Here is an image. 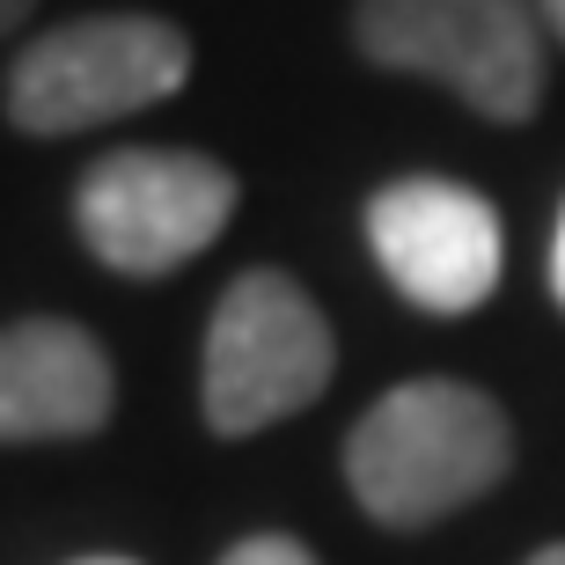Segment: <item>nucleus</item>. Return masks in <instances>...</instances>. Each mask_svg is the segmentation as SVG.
Masks as SVG:
<instances>
[{"label":"nucleus","mask_w":565,"mask_h":565,"mask_svg":"<svg viewBox=\"0 0 565 565\" xmlns=\"http://www.w3.org/2000/svg\"><path fill=\"white\" fill-rule=\"evenodd\" d=\"M551 287H558V301H565V213H558V243H551Z\"/></svg>","instance_id":"1a4fd4ad"},{"label":"nucleus","mask_w":565,"mask_h":565,"mask_svg":"<svg viewBox=\"0 0 565 565\" xmlns=\"http://www.w3.org/2000/svg\"><path fill=\"white\" fill-rule=\"evenodd\" d=\"M30 8H38V0H0V38H8V30H15V22L30 15Z\"/></svg>","instance_id":"9b49d317"},{"label":"nucleus","mask_w":565,"mask_h":565,"mask_svg":"<svg viewBox=\"0 0 565 565\" xmlns=\"http://www.w3.org/2000/svg\"><path fill=\"white\" fill-rule=\"evenodd\" d=\"M235 213V177L184 147H118L82 177L74 228L110 273L162 279L206 250Z\"/></svg>","instance_id":"39448f33"},{"label":"nucleus","mask_w":565,"mask_h":565,"mask_svg":"<svg viewBox=\"0 0 565 565\" xmlns=\"http://www.w3.org/2000/svg\"><path fill=\"white\" fill-rule=\"evenodd\" d=\"M338 367L331 323L287 273H243L228 279L221 309L206 323V367H199V404L213 434H265L294 419L301 404L323 397Z\"/></svg>","instance_id":"20e7f679"},{"label":"nucleus","mask_w":565,"mask_h":565,"mask_svg":"<svg viewBox=\"0 0 565 565\" xmlns=\"http://www.w3.org/2000/svg\"><path fill=\"white\" fill-rule=\"evenodd\" d=\"M118 382L110 353L66 316H30L0 331V448L15 440H82L110 426Z\"/></svg>","instance_id":"0eeeda50"},{"label":"nucleus","mask_w":565,"mask_h":565,"mask_svg":"<svg viewBox=\"0 0 565 565\" xmlns=\"http://www.w3.org/2000/svg\"><path fill=\"white\" fill-rule=\"evenodd\" d=\"M536 15H544V30L565 44V0H536Z\"/></svg>","instance_id":"9d476101"},{"label":"nucleus","mask_w":565,"mask_h":565,"mask_svg":"<svg viewBox=\"0 0 565 565\" xmlns=\"http://www.w3.org/2000/svg\"><path fill=\"white\" fill-rule=\"evenodd\" d=\"M191 74V44L162 15H82L22 44L8 66V118L15 132L60 140V132L110 126L126 110L177 96Z\"/></svg>","instance_id":"7ed1b4c3"},{"label":"nucleus","mask_w":565,"mask_h":565,"mask_svg":"<svg viewBox=\"0 0 565 565\" xmlns=\"http://www.w3.org/2000/svg\"><path fill=\"white\" fill-rule=\"evenodd\" d=\"M221 565H316V558L294 544V536H243Z\"/></svg>","instance_id":"6e6552de"},{"label":"nucleus","mask_w":565,"mask_h":565,"mask_svg":"<svg viewBox=\"0 0 565 565\" xmlns=\"http://www.w3.org/2000/svg\"><path fill=\"white\" fill-rule=\"evenodd\" d=\"M82 565H132V558H82Z\"/></svg>","instance_id":"ddd939ff"},{"label":"nucleus","mask_w":565,"mask_h":565,"mask_svg":"<svg viewBox=\"0 0 565 565\" xmlns=\"http://www.w3.org/2000/svg\"><path fill=\"white\" fill-rule=\"evenodd\" d=\"M367 250L404 301L434 316H470L500 287V213L470 184L404 177L367 199Z\"/></svg>","instance_id":"423d86ee"},{"label":"nucleus","mask_w":565,"mask_h":565,"mask_svg":"<svg viewBox=\"0 0 565 565\" xmlns=\"http://www.w3.org/2000/svg\"><path fill=\"white\" fill-rule=\"evenodd\" d=\"M353 38L375 66L456 88L492 126L544 104V15L529 0H360Z\"/></svg>","instance_id":"f03ea898"},{"label":"nucleus","mask_w":565,"mask_h":565,"mask_svg":"<svg viewBox=\"0 0 565 565\" xmlns=\"http://www.w3.org/2000/svg\"><path fill=\"white\" fill-rule=\"evenodd\" d=\"M529 565H565V544H551V551H536Z\"/></svg>","instance_id":"f8f14e48"},{"label":"nucleus","mask_w":565,"mask_h":565,"mask_svg":"<svg viewBox=\"0 0 565 565\" xmlns=\"http://www.w3.org/2000/svg\"><path fill=\"white\" fill-rule=\"evenodd\" d=\"M514 462V426L470 382H404L360 412L345 440L353 500L390 529L440 522L484 500Z\"/></svg>","instance_id":"f257e3e1"}]
</instances>
